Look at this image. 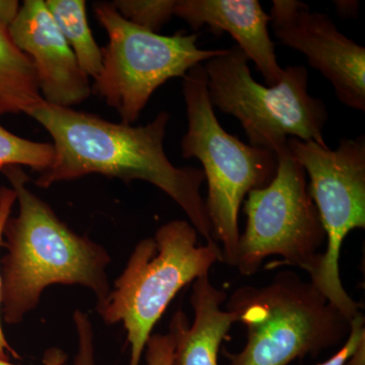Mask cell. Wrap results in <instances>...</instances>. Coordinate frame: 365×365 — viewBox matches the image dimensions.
<instances>
[{
	"instance_id": "obj_1",
	"label": "cell",
	"mask_w": 365,
	"mask_h": 365,
	"mask_svg": "<svg viewBox=\"0 0 365 365\" xmlns=\"http://www.w3.org/2000/svg\"><path fill=\"white\" fill-rule=\"evenodd\" d=\"M26 115L49 133L54 148L51 165L36 180L38 187L47 189L88 175L116 178L126 184L141 180L174 200L207 242L215 241L200 193L203 170L178 168L165 155L169 113L160 112L150 123L133 126L43 100Z\"/></svg>"
},
{
	"instance_id": "obj_2",
	"label": "cell",
	"mask_w": 365,
	"mask_h": 365,
	"mask_svg": "<svg viewBox=\"0 0 365 365\" xmlns=\"http://www.w3.org/2000/svg\"><path fill=\"white\" fill-rule=\"evenodd\" d=\"M16 192L19 212L4 227L0 260L1 317L18 325L39 304L48 287L81 285L97 302L110 290L109 252L86 235H78L57 216L51 206L29 188L20 167L2 170Z\"/></svg>"
},
{
	"instance_id": "obj_3",
	"label": "cell",
	"mask_w": 365,
	"mask_h": 365,
	"mask_svg": "<svg viewBox=\"0 0 365 365\" xmlns=\"http://www.w3.org/2000/svg\"><path fill=\"white\" fill-rule=\"evenodd\" d=\"M228 311L246 326L242 351L225 350L228 365H288L317 356L347 339L351 319L294 271H282L264 287L237 288Z\"/></svg>"
},
{
	"instance_id": "obj_4",
	"label": "cell",
	"mask_w": 365,
	"mask_h": 365,
	"mask_svg": "<svg viewBox=\"0 0 365 365\" xmlns=\"http://www.w3.org/2000/svg\"><path fill=\"white\" fill-rule=\"evenodd\" d=\"M198 232L186 220H173L155 237L137 242L114 287L97 312L108 325L121 323L130 346L129 365L140 364L153 328L180 290L222 262L217 242L198 245Z\"/></svg>"
},
{
	"instance_id": "obj_5",
	"label": "cell",
	"mask_w": 365,
	"mask_h": 365,
	"mask_svg": "<svg viewBox=\"0 0 365 365\" xmlns=\"http://www.w3.org/2000/svg\"><path fill=\"white\" fill-rule=\"evenodd\" d=\"M188 129L182 136V155L202 163L208 182L206 211L213 239L222 244V262L235 267L239 246V212L252 190L264 188L277 172V155L242 143L227 133L211 105L203 64L182 78Z\"/></svg>"
},
{
	"instance_id": "obj_6",
	"label": "cell",
	"mask_w": 365,
	"mask_h": 365,
	"mask_svg": "<svg viewBox=\"0 0 365 365\" xmlns=\"http://www.w3.org/2000/svg\"><path fill=\"white\" fill-rule=\"evenodd\" d=\"M248 62L235 45L203 64L212 107L239 120L250 145L275 155L289 137L328 146V111L323 101L309 95L306 67L288 66L277 85L263 86L252 76Z\"/></svg>"
},
{
	"instance_id": "obj_7",
	"label": "cell",
	"mask_w": 365,
	"mask_h": 365,
	"mask_svg": "<svg viewBox=\"0 0 365 365\" xmlns=\"http://www.w3.org/2000/svg\"><path fill=\"white\" fill-rule=\"evenodd\" d=\"M95 14L109 37L93 91L125 124L137 121L151 96L172 78H184L193 67L217 56L223 49L205 50L198 35L180 32L163 36L134 25L111 2H98Z\"/></svg>"
},
{
	"instance_id": "obj_8",
	"label": "cell",
	"mask_w": 365,
	"mask_h": 365,
	"mask_svg": "<svg viewBox=\"0 0 365 365\" xmlns=\"http://www.w3.org/2000/svg\"><path fill=\"white\" fill-rule=\"evenodd\" d=\"M287 145L309 175L307 191L326 232V251L309 282L352 319L360 313L361 304L343 287L339 259L347 235L365 227V136L341 139L336 150L295 137H289Z\"/></svg>"
},
{
	"instance_id": "obj_9",
	"label": "cell",
	"mask_w": 365,
	"mask_h": 365,
	"mask_svg": "<svg viewBox=\"0 0 365 365\" xmlns=\"http://www.w3.org/2000/svg\"><path fill=\"white\" fill-rule=\"evenodd\" d=\"M277 172L264 188L252 190L244 204L246 230L240 235L235 267L242 275L258 271L264 259L280 256L282 264L313 276L326 232L307 191V174L288 150L277 153Z\"/></svg>"
},
{
	"instance_id": "obj_10",
	"label": "cell",
	"mask_w": 365,
	"mask_h": 365,
	"mask_svg": "<svg viewBox=\"0 0 365 365\" xmlns=\"http://www.w3.org/2000/svg\"><path fill=\"white\" fill-rule=\"evenodd\" d=\"M269 18L275 37L306 55L332 83L340 103L365 111L364 47L343 35L328 14L297 0H273Z\"/></svg>"
},
{
	"instance_id": "obj_11",
	"label": "cell",
	"mask_w": 365,
	"mask_h": 365,
	"mask_svg": "<svg viewBox=\"0 0 365 365\" xmlns=\"http://www.w3.org/2000/svg\"><path fill=\"white\" fill-rule=\"evenodd\" d=\"M9 32L14 44L32 61L46 103L72 108L90 97V78L79 66L45 0L24 1Z\"/></svg>"
},
{
	"instance_id": "obj_12",
	"label": "cell",
	"mask_w": 365,
	"mask_h": 365,
	"mask_svg": "<svg viewBox=\"0 0 365 365\" xmlns=\"http://www.w3.org/2000/svg\"><path fill=\"white\" fill-rule=\"evenodd\" d=\"M174 16L195 31L207 26L216 35L230 34L267 86L277 85L282 78L268 30L270 18L258 0H176Z\"/></svg>"
},
{
	"instance_id": "obj_13",
	"label": "cell",
	"mask_w": 365,
	"mask_h": 365,
	"mask_svg": "<svg viewBox=\"0 0 365 365\" xmlns=\"http://www.w3.org/2000/svg\"><path fill=\"white\" fill-rule=\"evenodd\" d=\"M227 294L215 287L209 274L197 278L192 287L193 324L179 311L173 317L170 334L175 340L173 365H220L218 351L230 327L237 321L232 311H223Z\"/></svg>"
},
{
	"instance_id": "obj_14",
	"label": "cell",
	"mask_w": 365,
	"mask_h": 365,
	"mask_svg": "<svg viewBox=\"0 0 365 365\" xmlns=\"http://www.w3.org/2000/svg\"><path fill=\"white\" fill-rule=\"evenodd\" d=\"M42 101L32 61L0 25V116L26 115Z\"/></svg>"
},
{
	"instance_id": "obj_15",
	"label": "cell",
	"mask_w": 365,
	"mask_h": 365,
	"mask_svg": "<svg viewBox=\"0 0 365 365\" xmlns=\"http://www.w3.org/2000/svg\"><path fill=\"white\" fill-rule=\"evenodd\" d=\"M45 4L79 66L88 78H97L102 69L103 49L88 25L85 0H46Z\"/></svg>"
},
{
	"instance_id": "obj_16",
	"label": "cell",
	"mask_w": 365,
	"mask_h": 365,
	"mask_svg": "<svg viewBox=\"0 0 365 365\" xmlns=\"http://www.w3.org/2000/svg\"><path fill=\"white\" fill-rule=\"evenodd\" d=\"M53 158L52 143L29 140L0 124V170L11 167H28L40 174L51 165Z\"/></svg>"
},
{
	"instance_id": "obj_17",
	"label": "cell",
	"mask_w": 365,
	"mask_h": 365,
	"mask_svg": "<svg viewBox=\"0 0 365 365\" xmlns=\"http://www.w3.org/2000/svg\"><path fill=\"white\" fill-rule=\"evenodd\" d=\"M111 4L134 25L158 33L174 16L176 0H115Z\"/></svg>"
},
{
	"instance_id": "obj_18",
	"label": "cell",
	"mask_w": 365,
	"mask_h": 365,
	"mask_svg": "<svg viewBox=\"0 0 365 365\" xmlns=\"http://www.w3.org/2000/svg\"><path fill=\"white\" fill-rule=\"evenodd\" d=\"M73 322L78 335V351L72 365H96L95 333L90 317L85 312L76 309Z\"/></svg>"
},
{
	"instance_id": "obj_19",
	"label": "cell",
	"mask_w": 365,
	"mask_h": 365,
	"mask_svg": "<svg viewBox=\"0 0 365 365\" xmlns=\"http://www.w3.org/2000/svg\"><path fill=\"white\" fill-rule=\"evenodd\" d=\"M16 202V192L13 188L0 187V246L2 242L4 227L9 218L11 217L14 203ZM1 276H0V359L9 360L11 357L21 359L18 352L7 342L4 329L1 325Z\"/></svg>"
},
{
	"instance_id": "obj_20",
	"label": "cell",
	"mask_w": 365,
	"mask_h": 365,
	"mask_svg": "<svg viewBox=\"0 0 365 365\" xmlns=\"http://www.w3.org/2000/svg\"><path fill=\"white\" fill-rule=\"evenodd\" d=\"M148 365H173L175 340L170 334L151 335L145 345Z\"/></svg>"
},
{
	"instance_id": "obj_21",
	"label": "cell",
	"mask_w": 365,
	"mask_h": 365,
	"mask_svg": "<svg viewBox=\"0 0 365 365\" xmlns=\"http://www.w3.org/2000/svg\"><path fill=\"white\" fill-rule=\"evenodd\" d=\"M364 338H365L364 317L360 313L351 319L349 335H348L343 347L335 355H333L330 359L319 365L347 364L348 360L352 356L360 341L364 339Z\"/></svg>"
},
{
	"instance_id": "obj_22",
	"label": "cell",
	"mask_w": 365,
	"mask_h": 365,
	"mask_svg": "<svg viewBox=\"0 0 365 365\" xmlns=\"http://www.w3.org/2000/svg\"><path fill=\"white\" fill-rule=\"evenodd\" d=\"M21 4L16 0H0V25L9 29L18 16Z\"/></svg>"
},
{
	"instance_id": "obj_23",
	"label": "cell",
	"mask_w": 365,
	"mask_h": 365,
	"mask_svg": "<svg viewBox=\"0 0 365 365\" xmlns=\"http://www.w3.org/2000/svg\"><path fill=\"white\" fill-rule=\"evenodd\" d=\"M68 356L63 350L58 347H50L46 350L43 356L42 365H66ZM0 365H16L9 360L0 359Z\"/></svg>"
},
{
	"instance_id": "obj_24",
	"label": "cell",
	"mask_w": 365,
	"mask_h": 365,
	"mask_svg": "<svg viewBox=\"0 0 365 365\" xmlns=\"http://www.w3.org/2000/svg\"><path fill=\"white\" fill-rule=\"evenodd\" d=\"M336 9L338 13L343 16H353V14H357L359 9V2L357 1H336Z\"/></svg>"
},
{
	"instance_id": "obj_25",
	"label": "cell",
	"mask_w": 365,
	"mask_h": 365,
	"mask_svg": "<svg viewBox=\"0 0 365 365\" xmlns=\"http://www.w3.org/2000/svg\"><path fill=\"white\" fill-rule=\"evenodd\" d=\"M347 365H365V338L360 341L356 350L348 360Z\"/></svg>"
}]
</instances>
